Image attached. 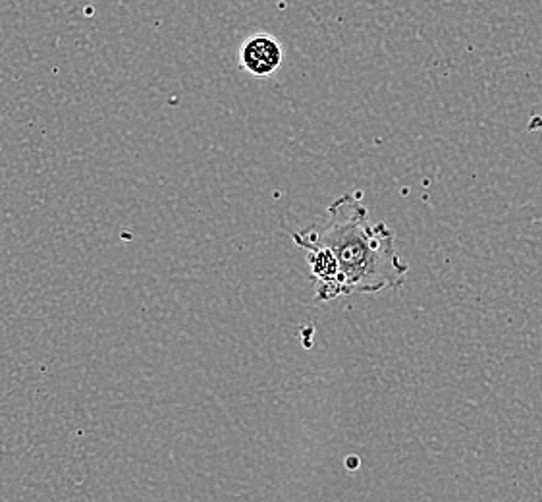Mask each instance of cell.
<instances>
[{
    "label": "cell",
    "instance_id": "cell-2",
    "mask_svg": "<svg viewBox=\"0 0 542 502\" xmlns=\"http://www.w3.org/2000/svg\"><path fill=\"white\" fill-rule=\"evenodd\" d=\"M284 49L280 41L269 33H255L240 47V66L253 78H269L280 70Z\"/></svg>",
    "mask_w": 542,
    "mask_h": 502
},
{
    "label": "cell",
    "instance_id": "cell-1",
    "mask_svg": "<svg viewBox=\"0 0 542 502\" xmlns=\"http://www.w3.org/2000/svg\"><path fill=\"white\" fill-rule=\"evenodd\" d=\"M295 234L330 251L338 265L340 296L376 294L405 282L409 267L396 251V234L384 222H369L359 191L330 203L322 224Z\"/></svg>",
    "mask_w": 542,
    "mask_h": 502
}]
</instances>
